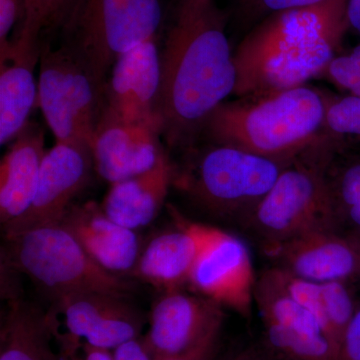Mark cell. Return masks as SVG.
<instances>
[{"label":"cell","instance_id":"6da1fadb","mask_svg":"<svg viewBox=\"0 0 360 360\" xmlns=\"http://www.w3.org/2000/svg\"><path fill=\"white\" fill-rule=\"evenodd\" d=\"M160 59L161 135L169 146H184L236 89L225 16L214 0H179Z\"/></svg>","mask_w":360,"mask_h":360},{"label":"cell","instance_id":"7a4b0ae2","mask_svg":"<svg viewBox=\"0 0 360 360\" xmlns=\"http://www.w3.org/2000/svg\"><path fill=\"white\" fill-rule=\"evenodd\" d=\"M347 0H326L264 18L233 52L238 97L295 89L322 75L349 30Z\"/></svg>","mask_w":360,"mask_h":360},{"label":"cell","instance_id":"3957f363","mask_svg":"<svg viewBox=\"0 0 360 360\" xmlns=\"http://www.w3.org/2000/svg\"><path fill=\"white\" fill-rule=\"evenodd\" d=\"M326 96L309 86L252 94L222 103L202 131L214 143L290 162L330 139L324 129Z\"/></svg>","mask_w":360,"mask_h":360},{"label":"cell","instance_id":"277c9868","mask_svg":"<svg viewBox=\"0 0 360 360\" xmlns=\"http://www.w3.org/2000/svg\"><path fill=\"white\" fill-rule=\"evenodd\" d=\"M2 266L25 274L51 296L108 293L127 297L132 284L97 264L60 222L4 236Z\"/></svg>","mask_w":360,"mask_h":360},{"label":"cell","instance_id":"5b68a950","mask_svg":"<svg viewBox=\"0 0 360 360\" xmlns=\"http://www.w3.org/2000/svg\"><path fill=\"white\" fill-rule=\"evenodd\" d=\"M336 143L322 142L283 168L276 184L243 220L264 240L281 245L317 229H335L326 165Z\"/></svg>","mask_w":360,"mask_h":360},{"label":"cell","instance_id":"8992f818","mask_svg":"<svg viewBox=\"0 0 360 360\" xmlns=\"http://www.w3.org/2000/svg\"><path fill=\"white\" fill-rule=\"evenodd\" d=\"M288 163L214 143L175 169L174 186L206 212L243 221Z\"/></svg>","mask_w":360,"mask_h":360},{"label":"cell","instance_id":"52a82bcc","mask_svg":"<svg viewBox=\"0 0 360 360\" xmlns=\"http://www.w3.org/2000/svg\"><path fill=\"white\" fill-rule=\"evenodd\" d=\"M37 105L58 143L90 146L104 110V85L68 42L41 44Z\"/></svg>","mask_w":360,"mask_h":360},{"label":"cell","instance_id":"ba28073f","mask_svg":"<svg viewBox=\"0 0 360 360\" xmlns=\"http://www.w3.org/2000/svg\"><path fill=\"white\" fill-rule=\"evenodd\" d=\"M160 0H72L61 25L66 42L105 84L120 56L158 37Z\"/></svg>","mask_w":360,"mask_h":360},{"label":"cell","instance_id":"9c48e42d","mask_svg":"<svg viewBox=\"0 0 360 360\" xmlns=\"http://www.w3.org/2000/svg\"><path fill=\"white\" fill-rule=\"evenodd\" d=\"M59 354L66 360L84 345L115 350L139 338L142 321L125 297L108 293L86 292L61 296L47 310Z\"/></svg>","mask_w":360,"mask_h":360},{"label":"cell","instance_id":"30bf717a","mask_svg":"<svg viewBox=\"0 0 360 360\" xmlns=\"http://www.w3.org/2000/svg\"><path fill=\"white\" fill-rule=\"evenodd\" d=\"M262 347L274 360H340V347L310 312L290 300L266 272L255 286Z\"/></svg>","mask_w":360,"mask_h":360},{"label":"cell","instance_id":"8fae6325","mask_svg":"<svg viewBox=\"0 0 360 360\" xmlns=\"http://www.w3.org/2000/svg\"><path fill=\"white\" fill-rule=\"evenodd\" d=\"M160 49L158 37L125 52L111 68L104 85L101 122L146 124L161 132Z\"/></svg>","mask_w":360,"mask_h":360},{"label":"cell","instance_id":"7c38bea8","mask_svg":"<svg viewBox=\"0 0 360 360\" xmlns=\"http://www.w3.org/2000/svg\"><path fill=\"white\" fill-rule=\"evenodd\" d=\"M257 283L248 246L219 229L201 251L188 281L195 293L245 317L252 309Z\"/></svg>","mask_w":360,"mask_h":360},{"label":"cell","instance_id":"4fadbf2b","mask_svg":"<svg viewBox=\"0 0 360 360\" xmlns=\"http://www.w3.org/2000/svg\"><path fill=\"white\" fill-rule=\"evenodd\" d=\"M94 168L89 146L56 142L44 156L32 205L21 219L4 229V236L60 222L89 184Z\"/></svg>","mask_w":360,"mask_h":360},{"label":"cell","instance_id":"5bb4252c","mask_svg":"<svg viewBox=\"0 0 360 360\" xmlns=\"http://www.w3.org/2000/svg\"><path fill=\"white\" fill-rule=\"evenodd\" d=\"M222 323V307L205 296L165 291L151 309L148 335L142 340L153 360H160L186 352Z\"/></svg>","mask_w":360,"mask_h":360},{"label":"cell","instance_id":"9a60e30c","mask_svg":"<svg viewBox=\"0 0 360 360\" xmlns=\"http://www.w3.org/2000/svg\"><path fill=\"white\" fill-rule=\"evenodd\" d=\"M265 251L276 266L314 283H347L359 276L360 241L335 229L305 232Z\"/></svg>","mask_w":360,"mask_h":360},{"label":"cell","instance_id":"2e32d148","mask_svg":"<svg viewBox=\"0 0 360 360\" xmlns=\"http://www.w3.org/2000/svg\"><path fill=\"white\" fill-rule=\"evenodd\" d=\"M176 227L158 234L142 248L131 276L163 291L188 284L194 264L215 227L184 219L170 207Z\"/></svg>","mask_w":360,"mask_h":360},{"label":"cell","instance_id":"e0dca14e","mask_svg":"<svg viewBox=\"0 0 360 360\" xmlns=\"http://www.w3.org/2000/svg\"><path fill=\"white\" fill-rule=\"evenodd\" d=\"M60 224L103 269L131 276L142 250L136 231L111 219L96 201L71 205Z\"/></svg>","mask_w":360,"mask_h":360},{"label":"cell","instance_id":"ac0fdd59","mask_svg":"<svg viewBox=\"0 0 360 360\" xmlns=\"http://www.w3.org/2000/svg\"><path fill=\"white\" fill-rule=\"evenodd\" d=\"M161 132L146 124L103 120L90 143L94 169L112 184L155 167L165 151Z\"/></svg>","mask_w":360,"mask_h":360},{"label":"cell","instance_id":"d6986e66","mask_svg":"<svg viewBox=\"0 0 360 360\" xmlns=\"http://www.w3.org/2000/svg\"><path fill=\"white\" fill-rule=\"evenodd\" d=\"M39 125L28 123L0 163V221L6 229L27 212L34 198L46 155Z\"/></svg>","mask_w":360,"mask_h":360},{"label":"cell","instance_id":"ffe728a7","mask_svg":"<svg viewBox=\"0 0 360 360\" xmlns=\"http://www.w3.org/2000/svg\"><path fill=\"white\" fill-rule=\"evenodd\" d=\"M174 175L175 168L163 151L150 169L110 184L101 207L117 224L137 231L158 217Z\"/></svg>","mask_w":360,"mask_h":360},{"label":"cell","instance_id":"44dd1931","mask_svg":"<svg viewBox=\"0 0 360 360\" xmlns=\"http://www.w3.org/2000/svg\"><path fill=\"white\" fill-rule=\"evenodd\" d=\"M41 49V46H40ZM40 49H18L11 41L0 47V143L13 141L28 124L39 96L34 70Z\"/></svg>","mask_w":360,"mask_h":360},{"label":"cell","instance_id":"7402d4cb","mask_svg":"<svg viewBox=\"0 0 360 360\" xmlns=\"http://www.w3.org/2000/svg\"><path fill=\"white\" fill-rule=\"evenodd\" d=\"M47 312L11 298L0 331V360H63L54 354Z\"/></svg>","mask_w":360,"mask_h":360},{"label":"cell","instance_id":"603a6c76","mask_svg":"<svg viewBox=\"0 0 360 360\" xmlns=\"http://www.w3.org/2000/svg\"><path fill=\"white\" fill-rule=\"evenodd\" d=\"M326 165L336 231L360 241V158H336V150Z\"/></svg>","mask_w":360,"mask_h":360},{"label":"cell","instance_id":"cb8c5ba5","mask_svg":"<svg viewBox=\"0 0 360 360\" xmlns=\"http://www.w3.org/2000/svg\"><path fill=\"white\" fill-rule=\"evenodd\" d=\"M72 0H25V18L13 41L22 49H39L44 30L61 25Z\"/></svg>","mask_w":360,"mask_h":360},{"label":"cell","instance_id":"d4e9b609","mask_svg":"<svg viewBox=\"0 0 360 360\" xmlns=\"http://www.w3.org/2000/svg\"><path fill=\"white\" fill-rule=\"evenodd\" d=\"M324 129L328 136L343 146L360 144V97L326 96Z\"/></svg>","mask_w":360,"mask_h":360},{"label":"cell","instance_id":"484cf974","mask_svg":"<svg viewBox=\"0 0 360 360\" xmlns=\"http://www.w3.org/2000/svg\"><path fill=\"white\" fill-rule=\"evenodd\" d=\"M324 312L329 331L340 347L343 335L359 307L347 281L321 283Z\"/></svg>","mask_w":360,"mask_h":360},{"label":"cell","instance_id":"4316f807","mask_svg":"<svg viewBox=\"0 0 360 360\" xmlns=\"http://www.w3.org/2000/svg\"><path fill=\"white\" fill-rule=\"evenodd\" d=\"M323 75L349 96L360 97V44L347 53L338 54Z\"/></svg>","mask_w":360,"mask_h":360},{"label":"cell","instance_id":"83f0119b","mask_svg":"<svg viewBox=\"0 0 360 360\" xmlns=\"http://www.w3.org/2000/svg\"><path fill=\"white\" fill-rule=\"evenodd\" d=\"M243 15L264 20L270 14L321 4L326 0H238Z\"/></svg>","mask_w":360,"mask_h":360},{"label":"cell","instance_id":"f1b7e54d","mask_svg":"<svg viewBox=\"0 0 360 360\" xmlns=\"http://www.w3.org/2000/svg\"><path fill=\"white\" fill-rule=\"evenodd\" d=\"M25 11V0H0V46L8 44L9 33L15 25H20V32Z\"/></svg>","mask_w":360,"mask_h":360},{"label":"cell","instance_id":"f546056e","mask_svg":"<svg viewBox=\"0 0 360 360\" xmlns=\"http://www.w3.org/2000/svg\"><path fill=\"white\" fill-rule=\"evenodd\" d=\"M221 329L222 324H219L212 329L200 342L186 352L160 360H213L219 348Z\"/></svg>","mask_w":360,"mask_h":360},{"label":"cell","instance_id":"4dcf8cb0","mask_svg":"<svg viewBox=\"0 0 360 360\" xmlns=\"http://www.w3.org/2000/svg\"><path fill=\"white\" fill-rule=\"evenodd\" d=\"M340 360H360V307L355 311L343 335Z\"/></svg>","mask_w":360,"mask_h":360},{"label":"cell","instance_id":"1f68e13d","mask_svg":"<svg viewBox=\"0 0 360 360\" xmlns=\"http://www.w3.org/2000/svg\"><path fill=\"white\" fill-rule=\"evenodd\" d=\"M115 360H153L143 340L135 338L122 343L113 350Z\"/></svg>","mask_w":360,"mask_h":360},{"label":"cell","instance_id":"d6a6232c","mask_svg":"<svg viewBox=\"0 0 360 360\" xmlns=\"http://www.w3.org/2000/svg\"><path fill=\"white\" fill-rule=\"evenodd\" d=\"M66 360H115L110 350L84 345L72 357Z\"/></svg>","mask_w":360,"mask_h":360},{"label":"cell","instance_id":"836d02e7","mask_svg":"<svg viewBox=\"0 0 360 360\" xmlns=\"http://www.w3.org/2000/svg\"><path fill=\"white\" fill-rule=\"evenodd\" d=\"M347 15L350 28L360 34V0H347Z\"/></svg>","mask_w":360,"mask_h":360},{"label":"cell","instance_id":"e575fe53","mask_svg":"<svg viewBox=\"0 0 360 360\" xmlns=\"http://www.w3.org/2000/svg\"><path fill=\"white\" fill-rule=\"evenodd\" d=\"M357 277H359V278H360V269H359V276H357Z\"/></svg>","mask_w":360,"mask_h":360}]
</instances>
